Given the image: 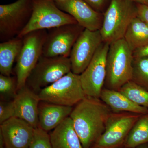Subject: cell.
Masks as SVG:
<instances>
[{
  "instance_id": "obj_1",
  "label": "cell",
  "mask_w": 148,
  "mask_h": 148,
  "mask_svg": "<svg viewBox=\"0 0 148 148\" xmlns=\"http://www.w3.org/2000/svg\"><path fill=\"white\" fill-rule=\"evenodd\" d=\"M100 98L86 96L73 109L70 118L83 148H91L103 134L112 112Z\"/></svg>"
},
{
  "instance_id": "obj_2",
  "label": "cell",
  "mask_w": 148,
  "mask_h": 148,
  "mask_svg": "<svg viewBox=\"0 0 148 148\" xmlns=\"http://www.w3.org/2000/svg\"><path fill=\"white\" fill-rule=\"evenodd\" d=\"M133 52L124 38L110 44L106 60L105 83L107 88L118 90L132 80Z\"/></svg>"
},
{
  "instance_id": "obj_3",
  "label": "cell",
  "mask_w": 148,
  "mask_h": 148,
  "mask_svg": "<svg viewBox=\"0 0 148 148\" xmlns=\"http://www.w3.org/2000/svg\"><path fill=\"white\" fill-rule=\"evenodd\" d=\"M137 16V7L132 1L111 0L100 30L103 42L110 44L124 38L130 22Z\"/></svg>"
},
{
  "instance_id": "obj_4",
  "label": "cell",
  "mask_w": 148,
  "mask_h": 148,
  "mask_svg": "<svg viewBox=\"0 0 148 148\" xmlns=\"http://www.w3.org/2000/svg\"><path fill=\"white\" fill-rule=\"evenodd\" d=\"M41 101L61 106L73 107L86 97L80 75L72 71L38 93Z\"/></svg>"
},
{
  "instance_id": "obj_5",
  "label": "cell",
  "mask_w": 148,
  "mask_h": 148,
  "mask_svg": "<svg viewBox=\"0 0 148 148\" xmlns=\"http://www.w3.org/2000/svg\"><path fill=\"white\" fill-rule=\"evenodd\" d=\"M33 11L29 23L18 36L23 38L29 32L49 29L69 24H77L73 17L58 8L55 0H32Z\"/></svg>"
},
{
  "instance_id": "obj_6",
  "label": "cell",
  "mask_w": 148,
  "mask_h": 148,
  "mask_svg": "<svg viewBox=\"0 0 148 148\" xmlns=\"http://www.w3.org/2000/svg\"><path fill=\"white\" fill-rule=\"evenodd\" d=\"M47 34V30L41 29L29 32L23 37V45L16 58L15 68L17 90L26 85L29 75L42 55Z\"/></svg>"
},
{
  "instance_id": "obj_7",
  "label": "cell",
  "mask_w": 148,
  "mask_h": 148,
  "mask_svg": "<svg viewBox=\"0 0 148 148\" xmlns=\"http://www.w3.org/2000/svg\"><path fill=\"white\" fill-rule=\"evenodd\" d=\"M71 71L69 57H47L42 55L29 75L26 85L38 93Z\"/></svg>"
},
{
  "instance_id": "obj_8",
  "label": "cell",
  "mask_w": 148,
  "mask_h": 148,
  "mask_svg": "<svg viewBox=\"0 0 148 148\" xmlns=\"http://www.w3.org/2000/svg\"><path fill=\"white\" fill-rule=\"evenodd\" d=\"M32 11V0H16L0 5L1 42L19 36L29 23Z\"/></svg>"
},
{
  "instance_id": "obj_9",
  "label": "cell",
  "mask_w": 148,
  "mask_h": 148,
  "mask_svg": "<svg viewBox=\"0 0 148 148\" xmlns=\"http://www.w3.org/2000/svg\"><path fill=\"white\" fill-rule=\"evenodd\" d=\"M142 115L112 112L105 131L91 148H117L123 145L127 135Z\"/></svg>"
},
{
  "instance_id": "obj_10",
  "label": "cell",
  "mask_w": 148,
  "mask_h": 148,
  "mask_svg": "<svg viewBox=\"0 0 148 148\" xmlns=\"http://www.w3.org/2000/svg\"><path fill=\"white\" fill-rule=\"evenodd\" d=\"M84 29L78 24L48 29L42 55L47 57H69L74 44Z\"/></svg>"
},
{
  "instance_id": "obj_11",
  "label": "cell",
  "mask_w": 148,
  "mask_h": 148,
  "mask_svg": "<svg viewBox=\"0 0 148 148\" xmlns=\"http://www.w3.org/2000/svg\"><path fill=\"white\" fill-rule=\"evenodd\" d=\"M110 44L103 42L90 64L80 75L81 82L86 96L100 98L106 77V60Z\"/></svg>"
},
{
  "instance_id": "obj_12",
  "label": "cell",
  "mask_w": 148,
  "mask_h": 148,
  "mask_svg": "<svg viewBox=\"0 0 148 148\" xmlns=\"http://www.w3.org/2000/svg\"><path fill=\"white\" fill-rule=\"evenodd\" d=\"M103 42L100 30L84 29L74 44L69 56L71 71L77 75L82 73Z\"/></svg>"
},
{
  "instance_id": "obj_13",
  "label": "cell",
  "mask_w": 148,
  "mask_h": 148,
  "mask_svg": "<svg viewBox=\"0 0 148 148\" xmlns=\"http://www.w3.org/2000/svg\"><path fill=\"white\" fill-rule=\"evenodd\" d=\"M61 10L75 18L84 29L91 31L100 30L103 20L101 14L83 0H55Z\"/></svg>"
},
{
  "instance_id": "obj_14",
  "label": "cell",
  "mask_w": 148,
  "mask_h": 148,
  "mask_svg": "<svg viewBox=\"0 0 148 148\" xmlns=\"http://www.w3.org/2000/svg\"><path fill=\"white\" fill-rule=\"evenodd\" d=\"M35 128L24 120L13 117L0 125L6 148H29L34 135Z\"/></svg>"
},
{
  "instance_id": "obj_15",
  "label": "cell",
  "mask_w": 148,
  "mask_h": 148,
  "mask_svg": "<svg viewBox=\"0 0 148 148\" xmlns=\"http://www.w3.org/2000/svg\"><path fill=\"white\" fill-rule=\"evenodd\" d=\"M15 116L24 120L35 128L38 127V95L26 85L17 90L13 100Z\"/></svg>"
},
{
  "instance_id": "obj_16",
  "label": "cell",
  "mask_w": 148,
  "mask_h": 148,
  "mask_svg": "<svg viewBox=\"0 0 148 148\" xmlns=\"http://www.w3.org/2000/svg\"><path fill=\"white\" fill-rule=\"evenodd\" d=\"M73 109V107L40 101L38 112V127L47 132L53 130L70 116Z\"/></svg>"
},
{
  "instance_id": "obj_17",
  "label": "cell",
  "mask_w": 148,
  "mask_h": 148,
  "mask_svg": "<svg viewBox=\"0 0 148 148\" xmlns=\"http://www.w3.org/2000/svg\"><path fill=\"white\" fill-rule=\"evenodd\" d=\"M100 99L113 113L130 112L138 114H148V108L135 104L118 90L103 88Z\"/></svg>"
},
{
  "instance_id": "obj_18",
  "label": "cell",
  "mask_w": 148,
  "mask_h": 148,
  "mask_svg": "<svg viewBox=\"0 0 148 148\" xmlns=\"http://www.w3.org/2000/svg\"><path fill=\"white\" fill-rule=\"evenodd\" d=\"M49 135L52 148H83L70 116Z\"/></svg>"
},
{
  "instance_id": "obj_19",
  "label": "cell",
  "mask_w": 148,
  "mask_h": 148,
  "mask_svg": "<svg viewBox=\"0 0 148 148\" xmlns=\"http://www.w3.org/2000/svg\"><path fill=\"white\" fill-rule=\"evenodd\" d=\"M23 38L16 37L0 43V73L11 76L12 66L22 47Z\"/></svg>"
},
{
  "instance_id": "obj_20",
  "label": "cell",
  "mask_w": 148,
  "mask_h": 148,
  "mask_svg": "<svg viewBox=\"0 0 148 148\" xmlns=\"http://www.w3.org/2000/svg\"><path fill=\"white\" fill-rule=\"evenodd\" d=\"M124 38L133 51L148 44V24L135 16L127 27Z\"/></svg>"
},
{
  "instance_id": "obj_21",
  "label": "cell",
  "mask_w": 148,
  "mask_h": 148,
  "mask_svg": "<svg viewBox=\"0 0 148 148\" xmlns=\"http://www.w3.org/2000/svg\"><path fill=\"white\" fill-rule=\"evenodd\" d=\"M148 143V114L142 115L125 140L124 147L135 148Z\"/></svg>"
},
{
  "instance_id": "obj_22",
  "label": "cell",
  "mask_w": 148,
  "mask_h": 148,
  "mask_svg": "<svg viewBox=\"0 0 148 148\" xmlns=\"http://www.w3.org/2000/svg\"><path fill=\"white\" fill-rule=\"evenodd\" d=\"M133 103L148 108V91L130 80L118 90Z\"/></svg>"
},
{
  "instance_id": "obj_23",
  "label": "cell",
  "mask_w": 148,
  "mask_h": 148,
  "mask_svg": "<svg viewBox=\"0 0 148 148\" xmlns=\"http://www.w3.org/2000/svg\"><path fill=\"white\" fill-rule=\"evenodd\" d=\"M132 80L148 91V56L134 58Z\"/></svg>"
},
{
  "instance_id": "obj_24",
  "label": "cell",
  "mask_w": 148,
  "mask_h": 148,
  "mask_svg": "<svg viewBox=\"0 0 148 148\" xmlns=\"http://www.w3.org/2000/svg\"><path fill=\"white\" fill-rule=\"evenodd\" d=\"M17 82L16 77L0 75V95L3 101H12L16 94Z\"/></svg>"
},
{
  "instance_id": "obj_25",
  "label": "cell",
  "mask_w": 148,
  "mask_h": 148,
  "mask_svg": "<svg viewBox=\"0 0 148 148\" xmlns=\"http://www.w3.org/2000/svg\"><path fill=\"white\" fill-rule=\"evenodd\" d=\"M29 148H52L48 132L39 127L35 128L34 139Z\"/></svg>"
},
{
  "instance_id": "obj_26",
  "label": "cell",
  "mask_w": 148,
  "mask_h": 148,
  "mask_svg": "<svg viewBox=\"0 0 148 148\" xmlns=\"http://www.w3.org/2000/svg\"><path fill=\"white\" fill-rule=\"evenodd\" d=\"M15 116V109L13 100H1L0 102V124Z\"/></svg>"
},
{
  "instance_id": "obj_27",
  "label": "cell",
  "mask_w": 148,
  "mask_h": 148,
  "mask_svg": "<svg viewBox=\"0 0 148 148\" xmlns=\"http://www.w3.org/2000/svg\"><path fill=\"white\" fill-rule=\"evenodd\" d=\"M137 8V16L148 24V5L138 4Z\"/></svg>"
},
{
  "instance_id": "obj_28",
  "label": "cell",
  "mask_w": 148,
  "mask_h": 148,
  "mask_svg": "<svg viewBox=\"0 0 148 148\" xmlns=\"http://www.w3.org/2000/svg\"><path fill=\"white\" fill-rule=\"evenodd\" d=\"M133 55L134 58L148 56V44L135 49L133 51Z\"/></svg>"
},
{
  "instance_id": "obj_29",
  "label": "cell",
  "mask_w": 148,
  "mask_h": 148,
  "mask_svg": "<svg viewBox=\"0 0 148 148\" xmlns=\"http://www.w3.org/2000/svg\"><path fill=\"white\" fill-rule=\"evenodd\" d=\"M92 8L97 11L100 9L106 1V0H83Z\"/></svg>"
},
{
  "instance_id": "obj_30",
  "label": "cell",
  "mask_w": 148,
  "mask_h": 148,
  "mask_svg": "<svg viewBox=\"0 0 148 148\" xmlns=\"http://www.w3.org/2000/svg\"><path fill=\"white\" fill-rule=\"evenodd\" d=\"M133 2L138 3L139 4L148 5V0H130Z\"/></svg>"
},
{
  "instance_id": "obj_31",
  "label": "cell",
  "mask_w": 148,
  "mask_h": 148,
  "mask_svg": "<svg viewBox=\"0 0 148 148\" xmlns=\"http://www.w3.org/2000/svg\"><path fill=\"white\" fill-rule=\"evenodd\" d=\"M0 148H6L5 143L1 133L0 132Z\"/></svg>"
},
{
  "instance_id": "obj_32",
  "label": "cell",
  "mask_w": 148,
  "mask_h": 148,
  "mask_svg": "<svg viewBox=\"0 0 148 148\" xmlns=\"http://www.w3.org/2000/svg\"><path fill=\"white\" fill-rule=\"evenodd\" d=\"M135 148H148V143L140 145Z\"/></svg>"
},
{
  "instance_id": "obj_33",
  "label": "cell",
  "mask_w": 148,
  "mask_h": 148,
  "mask_svg": "<svg viewBox=\"0 0 148 148\" xmlns=\"http://www.w3.org/2000/svg\"><path fill=\"white\" fill-rule=\"evenodd\" d=\"M124 148H125V147H124Z\"/></svg>"
}]
</instances>
